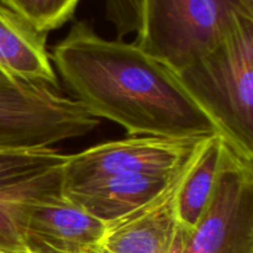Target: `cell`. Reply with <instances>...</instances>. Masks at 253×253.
I'll list each match as a JSON object with an SVG mask.
<instances>
[{"label":"cell","mask_w":253,"mask_h":253,"mask_svg":"<svg viewBox=\"0 0 253 253\" xmlns=\"http://www.w3.org/2000/svg\"><path fill=\"white\" fill-rule=\"evenodd\" d=\"M227 145L253 162V16L236 19L221 43L178 72Z\"/></svg>","instance_id":"2"},{"label":"cell","mask_w":253,"mask_h":253,"mask_svg":"<svg viewBox=\"0 0 253 253\" xmlns=\"http://www.w3.org/2000/svg\"><path fill=\"white\" fill-rule=\"evenodd\" d=\"M182 253H253V162L230 146L207 210Z\"/></svg>","instance_id":"5"},{"label":"cell","mask_w":253,"mask_h":253,"mask_svg":"<svg viewBox=\"0 0 253 253\" xmlns=\"http://www.w3.org/2000/svg\"><path fill=\"white\" fill-rule=\"evenodd\" d=\"M105 16L118 34V40L137 34L141 26L142 0H104Z\"/></svg>","instance_id":"15"},{"label":"cell","mask_w":253,"mask_h":253,"mask_svg":"<svg viewBox=\"0 0 253 253\" xmlns=\"http://www.w3.org/2000/svg\"><path fill=\"white\" fill-rule=\"evenodd\" d=\"M62 190L63 166L0 188V253H31L25 241V211L35 200Z\"/></svg>","instance_id":"11"},{"label":"cell","mask_w":253,"mask_h":253,"mask_svg":"<svg viewBox=\"0 0 253 253\" xmlns=\"http://www.w3.org/2000/svg\"><path fill=\"white\" fill-rule=\"evenodd\" d=\"M72 253H104V252L101 251V249H100V247H99V245H96V246L89 247V249L82 250V251L72 252Z\"/></svg>","instance_id":"16"},{"label":"cell","mask_w":253,"mask_h":253,"mask_svg":"<svg viewBox=\"0 0 253 253\" xmlns=\"http://www.w3.org/2000/svg\"><path fill=\"white\" fill-rule=\"evenodd\" d=\"M47 35L0 2V74L59 89Z\"/></svg>","instance_id":"10"},{"label":"cell","mask_w":253,"mask_h":253,"mask_svg":"<svg viewBox=\"0 0 253 253\" xmlns=\"http://www.w3.org/2000/svg\"><path fill=\"white\" fill-rule=\"evenodd\" d=\"M197 153L162 194L127 216L106 226L105 235L99 244L101 251L104 253H182L188 230L178 217L177 194Z\"/></svg>","instance_id":"7"},{"label":"cell","mask_w":253,"mask_h":253,"mask_svg":"<svg viewBox=\"0 0 253 253\" xmlns=\"http://www.w3.org/2000/svg\"><path fill=\"white\" fill-rule=\"evenodd\" d=\"M180 170L167 175L140 174L99 178L63 188V193L91 216L110 225L162 194Z\"/></svg>","instance_id":"9"},{"label":"cell","mask_w":253,"mask_h":253,"mask_svg":"<svg viewBox=\"0 0 253 253\" xmlns=\"http://www.w3.org/2000/svg\"><path fill=\"white\" fill-rule=\"evenodd\" d=\"M106 226L62 190L27 207L24 235L31 253H72L100 244Z\"/></svg>","instance_id":"8"},{"label":"cell","mask_w":253,"mask_h":253,"mask_svg":"<svg viewBox=\"0 0 253 253\" xmlns=\"http://www.w3.org/2000/svg\"><path fill=\"white\" fill-rule=\"evenodd\" d=\"M74 99L128 136L205 138L220 131L170 67L135 42L105 40L77 21L51 56Z\"/></svg>","instance_id":"1"},{"label":"cell","mask_w":253,"mask_h":253,"mask_svg":"<svg viewBox=\"0 0 253 253\" xmlns=\"http://www.w3.org/2000/svg\"><path fill=\"white\" fill-rule=\"evenodd\" d=\"M249 1H252L253 2V0H249Z\"/></svg>","instance_id":"17"},{"label":"cell","mask_w":253,"mask_h":253,"mask_svg":"<svg viewBox=\"0 0 253 253\" xmlns=\"http://www.w3.org/2000/svg\"><path fill=\"white\" fill-rule=\"evenodd\" d=\"M35 29L48 34L73 17L81 0H0Z\"/></svg>","instance_id":"14"},{"label":"cell","mask_w":253,"mask_h":253,"mask_svg":"<svg viewBox=\"0 0 253 253\" xmlns=\"http://www.w3.org/2000/svg\"><path fill=\"white\" fill-rule=\"evenodd\" d=\"M227 146L221 135L208 138L180 183L177 211L180 222L188 231L199 221L211 200Z\"/></svg>","instance_id":"12"},{"label":"cell","mask_w":253,"mask_h":253,"mask_svg":"<svg viewBox=\"0 0 253 253\" xmlns=\"http://www.w3.org/2000/svg\"><path fill=\"white\" fill-rule=\"evenodd\" d=\"M68 158L52 147L0 150V188L62 167Z\"/></svg>","instance_id":"13"},{"label":"cell","mask_w":253,"mask_h":253,"mask_svg":"<svg viewBox=\"0 0 253 253\" xmlns=\"http://www.w3.org/2000/svg\"><path fill=\"white\" fill-rule=\"evenodd\" d=\"M205 138L130 136L69 155L63 166V188L113 175H167L179 172Z\"/></svg>","instance_id":"6"},{"label":"cell","mask_w":253,"mask_h":253,"mask_svg":"<svg viewBox=\"0 0 253 253\" xmlns=\"http://www.w3.org/2000/svg\"><path fill=\"white\" fill-rule=\"evenodd\" d=\"M249 0H142L135 43L178 72L219 46Z\"/></svg>","instance_id":"3"},{"label":"cell","mask_w":253,"mask_h":253,"mask_svg":"<svg viewBox=\"0 0 253 253\" xmlns=\"http://www.w3.org/2000/svg\"><path fill=\"white\" fill-rule=\"evenodd\" d=\"M98 125V119L59 89L0 74V150L51 147Z\"/></svg>","instance_id":"4"}]
</instances>
